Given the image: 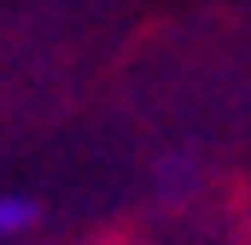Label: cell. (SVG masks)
<instances>
[{
	"label": "cell",
	"instance_id": "obj_1",
	"mask_svg": "<svg viewBox=\"0 0 251 245\" xmlns=\"http://www.w3.org/2000/svg\"><path fill=\"white\" fill-rule=\"evenodd\" d=\"M35 222H41V204L29 193H0V245H18Z\"/></svg>",
	"mask_w": 251,
	"mask_h": 245
}]
</instances>
